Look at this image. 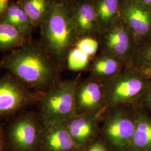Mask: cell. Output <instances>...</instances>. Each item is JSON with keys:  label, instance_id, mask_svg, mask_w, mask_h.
Listing matches in <instances>:
<instances>
[{"label": "cell", "instance_id": "6da1fadb", "mask_svg": "<svg viewBox=\"0 0 151 151\" xmlns=\"http://www.w3.org/2000/svg\"><path fill=\"white\" fill-rule=\"evenodd\" d=\"M0 67L32 91L40 93L62 80V71L39 40L32 38L3 57Z\"/></svg>", "mask_w": 151, "mask_h": 151}, {"label": "cell", "instance_id": "7a4b0ae2", "mask_svg": "<svg viewBox=\"0 0 151 151\" xmlns=\"http://www.w3.org/2000/svg\"><path fill=\"white\" fill-rule=\"evenodd\" d=\"M39 28L42 46L63 71L68 52L80 38L63 1L54 4Z\"/></svg>", "mask_w": 151, "mask_h": 151}, {"label": "cell", "instance_id": "3957f363", "mask_svg": "<svg viewBox=\"0 0 151 151\" xmlns=\"http://www.w3.org/2000/svg\"><path fill=\"white\" fill-rule=\"evenodd\" d=\"M151 77L133 66L103 82L106 109L118 106H139Z\"/></svg>", "mask_w": 151, "mask_h": 151}, {"label": "cell", "instance_id": "277c9868", "mask_svg": "<svg viewBox=\"0 0 151 151\" xmlns=\"http://www.w3.org/2000/svg\"><path fill=\"white\" fill-rule=\"evenodd\" d=\"M138 107L118 106L103 114L100 137L110 151H128L135 130Z\"/></svg>", "mask_w": 151, "mask_h": 151}, {"label": "cell", "instance_id": "5b68a950", "mask_svg": "<svg viewBox=\"0 0 151 151\" xmlns=\"http://www.w3.org/2000/svg\"><path fill=\"white\" fill-rule=\"evenodd\" d=\"M77 79L57 82L42 93L38 113L45 123H65L75 115V91Z\"/></svg>", "mask_w": 151, "mask_h": 151}, {"label": "cell", "instance_id": "8992f818", "mask_svg": "<svg viewBox=\"0 0 151 151\" xmlns=\"http://www.w3.org/2000/svg\"><path fill=\"white\" fill-rule=\"evenodd\" d=\"M43 122L38 112L24 110L5 126L9 151H40Z\"/></svg>", "mask_w": 151, "mask_h": 151}, {"label": "cell", "instance_id": "52a82bcc", "mask_svg": "<svg viewBox=\"0 0 151 151\" xmlns=\"http://www.w3.org/2000/svg\"><path fill=\"white\" fill-rule=\"evenodd\" d=\"M41 94L28 88L8 72L0 77V118H12L37 105Z\"/></svg>", "mask_w": 151, "mask_h": 151}, {"label": "cell", "instance_id": "ba28073f", "mask_svg": "<svg viewBox=\"0 0 151 151\" xmlns=\"http://www.w3.org/2000/svg\"><path fill=\"white\" fill-rule=\"evenodd\" d=\"M99 51L113 54L123 60L128 66H133L138 45L135 37L122 17L99 38Z\"/></svg>", "mask_w": 151, "mask_h": 151}, {"label": "cell", "instance_id": "9c48e42d", "mask_svg": "<svg viewBox=\"0 0 151 151\" xmlns=\"http://www.w3.org/2000/svg\"><path fill=\"white\" fill-rule=\"evenodd\" d=\"M75 115L103 116L106 110L103 82L89 77L77 81L75 91Z\"/></svg>", "mask_w": 151, "mask_h": 151}, {"label": "cell", "instance_id": "30bf717a", "mask_svg": "<svg viewBox=\"0 0 151 151\" xmlns=\"http://www.w3.org/2000/svg\"><path fill=\"white\" fill-rule=\"evenodd\" d=\"M120 14L134 34L139 48L151 41V9L132 0H122Z\"/></svg>", "mask_w": 151, "mask_h": 151}, {"label": "cell", "instance_id": "8fae6325", "mask_svg": "<svg viewBox=\"0 0 151 151\" xmlns=\"http://www.w3.org/2000/svg\"><path fill=\"white\" fill-rule=\"evenodd\" d=\"M80 38L92 37L99 39L101 30L92 0L63 1Z\"/></svg>", "mask_w": 151, "mask_h": 151}, {"label": "cell", "instance_id": "7c38bea8", "mask_svg": "<svg viewBox=\"0 0 151 151\" xmlns=\"http://www.w3.org/2000/svg\"><path fill=\"white\" fill-rule=\"evenodd\" d=\"M101 118L99 115L78 114L63 124L76 145L84 151L100 136Z\"/></svg>", "mask_w": 151, "mask_h": 151}, {"label": "cell", "instance_id": "4fadbf2b", "mask_svg": "<svg viewBox=\"0 0 151 151\" xmlns=\"http://www.w3.org/2000/svg\"><path fill=\"white\" fill-rule=\"evenodd\" d=\"M40 151H82L76 145L63 123H43Z\"/></svg>", "mask_w": 151, "mask_h": 151}, {"label": "cell", "instance_id": "5bb4252c", "mask_svg": "<svg viewBox=\"0 0 151 151\" xmlns=\"http://www.w3.org/2000/svg\"><path fill=\"white\" fill-rule=\"evenodd\" d=\"M128 65L113 54L99 51L92 60L87 70L89 77L100 82L109 80Z\"/></svg>", "mask_w": 151, "mask_h": 151}, {"label": "cell", "instance_id": "9a60e30c", "mask_svg": "<svg viewBox=\"0 0 151 151\" xmlns=\"http://www.w3.org/2000/svg\"><path fill=\"white\" fill-rule=\"evenodd\" d=\"M128 151H151V115L144 109H137L135 130Z\"/></svg>", "mask_w": 151, "mask_h": 151}, {"label": "cell", "instance_id": "2e32d148", "mask_svg": "<svg viewBox=\"0 0 151 151\" xmlns=\"http://www.w3.org/2000/svg\"><path fill=\"white\" fill-rule=\"evenodd\" d=\"M122 0H92L101 32L121 17Z\"/></svg>", "mask_w": 151, "mask_h": 151}, {"label": "cell", "instance_id": "e0dca14e", "mask_svg": "<svg viewBox=\"0 0 151 151\" xmlns=\"http://www.w3.org/2000/svg\"><path fill=\"white\" fill-rule=\"evenodd\" d=\"M0 22L15 27L29 37H31L32 32L35 30L27 14L14 0L11 1Z\"/></svg>", "mask_w": 151, "mask_h": 151}, {"label": "cell", "instance_id": "ac0fdd59", "mask_svg": "<svg viewBox=\"0 0 151 151\" xmlns=\"http://www.w3.org/2000/svg\"><path fill=\"white\" fill-rule=\"evenodd\" d=\"M16 2L27 14L36 30L57 2L54 0H15Z\"/></svg>", "mask_w": 151, "mask_h": 151}, {"label": "cell", "instance_id": "d6986e66", "mask_svg": "<svg viewBox=\"0 0 151 151\" xmlns=\"http://www.w3.org/2000/svg\"><path fill=\"white\" fill-rule=\"evenodd\" d=\"M31 38L15 27L0 22V51L11 52L22 46Z\"/></svg>", "mask_w": 151, "mask_h": 151}, {"label": "cell", "instance_id": "ffe728a7", "mask_svg": "<svg viewBox=\"0 0 151 151\" xmlns=\"http://www.w3.org/2000/svg\"><path fill=\"white\" fill-rule=\"evenodd\" d=\"M92 59L91 56L76 42L67 55L65 68L75 72L87 70Z\"/></svg>", "mask_w": 151, "mask_h": 151}, {"label": "cell", "instance_id": "44dd1931", "mask_svg": "<svg viewBox=\"0 0 151 151\" xmlns=\"http://www.w3.org/2000/svg\"><path fill=\"white\" fill-rule=\"evenodd\" d=\"M133 66L151 78V40L138 48Z\"/></svg>", "mask_w": 151, "mask_h": 151}, {"label": "cell", "instance_id": "7402d4cb", "mask_svg": "<svg viewBox=\"0 0 151 151\" xmlns=\"http://www.w3.org/2000/svg\"><path fill=\"white\" fill-rule=\"evenodd\" d=\"M139 106L144 109L151 115V78L150 83L142 98Z\"/></svg>", "mask_w": 151, "mask_h": 151}, {"label": "cell", "instance_id": "603a6c76", "mask_svg": "<svg viewBox=\"0 0 151 151\" xmlns=\"http://www.w3.org/2000/svg\"><path fill=\"white\" fill-rule=\"evenodd\" d=\"M84 151H110L100 136Z\"/></svg>", "mask_w": 151, "mask_h": 151}, {"label": "cell", "instance_id": "cb8c5ba5", "mask_svg": "<svg viewBox=\"0 0 151 151\" xmlns=\"http://www.w3.org/2000/svg\"><path fill=\"white\" fill-rule=\"evenodd\" d=\"M0 151H9L6 138L5 126L0 123Z\"/></svg>", "mask_w": 151, "mask_h": 151}, {"label": "cell", "instance_id": "d4e9b609", "mask_svg": "<svg viewBox=\"0 0 151 151\" xmlns=\"http://www.w3.org/2000/svg\"><path fill=\"white\" fill-rule=\"evenodd\" d=\"M12 0H0V19L4 15Z\"/></svg>", "mask_w": 151, "mask_h": 151}, {"label": "cell", "instance_id": "484cf974", "mask_svg": "<svg viewBox=\"0 0 151 151\" xmlns=\"http://www.w3.org/2000/svg\"><path fill=\"white\" fill-rule=\"evenodd\" d=\"M140 5L145 6L151 9V0H132Z\"/></svg>", "mask_w": 151, "mask_h": 151}, {"label": "cell", "instance_id": "4316f807", "mask_svg": "<svg viewBox=\"0 0 151 151\" xmlns=\"http://www.w3.org/2000/svg\"><path fill=\"white\" fill-rule=\"evenodd\" d=\"M54 1H56V2H62V1H63L65 0H54Z\"/></svg>", "mask_w": 151, "mask_h": 151}, {"label": "cell", "instance_id": "83f0119b", "mask_svg": "<svg viewBox=\"0 0 151 151\" xmlns=\"http://www.w3.org/2000/svg\"><path fill=\"white\" fill-rule=\"evenodd\" d=\"M1 67H0V69H1Z\"/></svg>", "mask_w": 151, "mask_h": 151}]
</instances>
